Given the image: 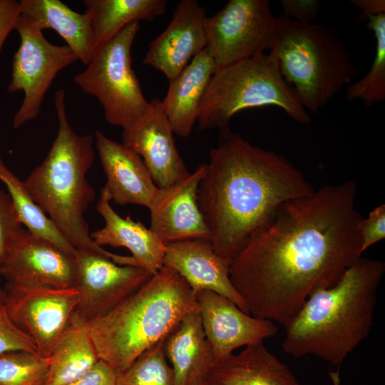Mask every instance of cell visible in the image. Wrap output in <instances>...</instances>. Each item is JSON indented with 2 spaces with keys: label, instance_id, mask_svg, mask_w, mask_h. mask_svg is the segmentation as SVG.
<instances>
[{
  "label": "cell",
  "instance_id": "8d00e7d4",
  "mask_svg": "<svg viewBox=\"0 0 385 385\" xmlns=\"http://www.w3.org/2000/svg\"><path fill=\"white\" fill-rule=\"evenodd\" d=\"M351 1L361 10L364 16L385 14L384 0H354Z\"/></svg>",
  "mask_w": 385,
  "mask_h": 385
},
{
  "label": "cell",
  "instance_id": "d6986e66",
  "mask_svg": "<svg viewBox=\"0 0 385 385\" xmlns=\"http://www.w3.org/2000/svg\"><path fill=\"white\" fill-rule=\"evenodd\" d=\"M230 262L217 255L209 240H193L167 245L163 265L176 271L195 295L201 291H212L249 314L246 303L230 280Z\"/></svg>",
  "mask_w": 385,
  "mask_h": 385
},
{
  "label": "cell",
  "instance_id": "cb8c5ba5",
  "mask_svg": "<svg viewBox=\"0 0 385 385\" xmlns=\"http://www.w3.org/2000/svg\"><path fill=\"white\" fill-rule=\"evenodd\" d=\"M21 14L33 19L42 29L54 30L77 59L88 65L93 56L89 14L76 12L60 0H20Z\"/></svg>",
  "mask_w": 385,
  "mask_h": 385
},
{
  "label": "cell",
  "instance_id": "4fadbf2b",
  "mask_svg": "<svg viewBox=\"0 0 385 385\" xmlns=\"http://www.w3.org/2000/svg\"><path fill=\"white\" fill-rule=\"evenodd\" d=\"M1 275L15 285L76 288L78 265L75 255L24 228L1 265Z\"/></svg>",
  "mask_w": 385,
  "mask_h": 385
},
{
  "label": "cell",
  "instance_id": "4316f807",
  "mask_svg": "<svg viewBox=\"0 0 385 385\" xmlns=\"http://www.w3.org/2000/svg\"><path fill=\"white\" fill-rule=\"evenodd\" d=\"M0 181L7 189L23 226L34 235L46 239L66 252L75 255L76 249L56 229L48 217L32 199L24 181L20 180L0 156Z\"/></svg>",
  "mask_w": 385,
  "mask_h": 385
},
{
  "label": "cell",
  "instance_id": "ba28073f",
  "mask_svg": "<svg viewBox=\"0 0 385 385\" xmlns=\"http://www.w3.org/2000/svg\"><path fill=\"white\" fill-rule=\"evenodd\" d=\"M140 28L139 21L125 26L73 77L76 85L100 102L106 120L123 129L136 123L150 106L132 68L131 48Z\"/></svg>",
  "mask_w": 385,
  "mask_h": 385
},
{
  "label": "cell",
  "instance_id": "5bb4252c",
  "mask_svg": "<svg viewBox=\"0 0 385 385\" xmlns=\"http://www.w3.org/2000/svg\"><path fill=\"white\" fill-rule=\"evenodd\" d=\"M206 164H200L180 181L158 190L148 207L150 230L167 245L193 240L210 242L197 195Z\"/></svg>",
  "mask_w": 385,
  "mask_h": 385
},
{
  "label": "cell",
  "instance_id": "7a4b0ae2",
  "mask_svg": "<svg viewBox=\"0 0 385 385\" xmlns=\"http://www.w3.org/2000/svg\"><path fill=\"white\" fill-rule=\"evenodd\" d=\"M314 189L287 158L220 130L197 201L215 252L230 261L287 202Z\"/></svg>",
  "mask_w": 385,
  "mask_h": 385
},
{
  "label": "cell",
  "instance_id": "1f68e13d",
  "mask_svg": "<svg viewBox=\"0 0 385 385\" xmlns=\"http://www.w3.org/2000/svg\"><path fill=\"white\" fill-rule=\"evenodd\" d=\"M19 350L38 353L34 341L13 323L4 306L0 309V354Z\"/></svg>",
  "mask_w": 385,
  "mask_h": 385
},
{
  "label": "cell",
  "instance_id": "83f0119b",
  "mask_svg": "<svg viewBox=\"0 0 385 385\" xmlns=\"http://www.w3.org/2000/svg\"><path fill=\"white\" fill-rule=\"evenodd\" d=\"M366 27L376 38V53L369 72L359 81L350 83L346 91L349 101L360 100L372 106L385 100V14L366 16Z\"/></svg>",
  "mask_w": 385,
  "mask_h": 385
},
{
  "label": "cell",
  "instance_id": "f546056e",
  "mask_svg": "<svg viewBox=\"0 0 385 385\" xmlns=\"http://www.w3.org/2000/svg\"><path fill=\"white\" fill-rule=\"evenodd\" d=\"M50 357L19 350L0 354V385H45Z\"/></svg>",
  "mask_w": 385,
  "mask_h": 385
},
{
  "label": "cell",
  "instance_id": "30bf717a",
  "mask_svg": "<svg viewBox=\"0 0 385 385\" xmlns=\"http://www.w3.org/2000/svg\"><path fill=\"white\" fill-rule=\"evenodd\" d=\"M276 17L267 0H229L206 18V47L217 68L270 49Z\"/></svg>",
  "mask_w": 385,
  "mask_h": 385
},
{
  "label": "cell",
  "instance_id": "52a82bcc",
  "mask_svg": "<svg viewBox=\"0 0 385 385\" xmlns=\"http://www.w3.org/2000/svg\"><path fill=\"white\" fill-rule=\"evenodd\" d=\"M264 106L279 108L298 123L310 122L272 51L217 69L200 103L198 129H222L236 113Z\"/></svg>",
  "mask_w": 385,
  "mask_h": 385
},
{
  "label": "cell",
  "instance_id": "8fae6325",
  "mask_svg": "<svg viewBox=\"0 0 385 385\" xmlns=\"http://www.w3.org/2000/svg\"><path fill=\"white\" fill-rule=\"evenodd\" d=\"M4 307L13 323L50 356L78 301L76 288L53 289L6 283Z\"/></svg>",
  "mask_w": 385,
  "mask_h": 385
},
{
  "label": "cell",
  "instance_id": "4dcf8cb0",
  "mask_svg": "<svg viewBox=\"0 0 385 385\" xmlns=\"http://www.w3.org/2000/svg\"><path fill=\"white\" fill-rule=\"evenodd\" d=\"M23 229L10 195L0 188V265Z\"/></svg>",
  "mask_w": 385,
  "mask_h": 385
},
{
  "label": "cell",
  "instance_id": "e0dca14e",
  "mask_svg": "<svg viewBox=\"0 0 385 385\" xmlns=\"http://www.w3.org/2000/svg\"><path fill=\"white\" fill-rule=\"evenodd\" d=\"M205 9L195 0H182L167 28L150 44L143 63L176 78L206 47Z\"/></svg>",
  "mask_w": 385,
  "mask_h": 385
},
{
  "label": "cell",
  "instance_id": "277c9868",
  "mask_svg": "<svg viewBox=\"0 0 385 385\" xmlns=\"http://www.w3.org/2000/svg\"><path fill=\"white\" fill-rule=\"evenodd\" d=\"M65 92L58 90L54 108L58 128L44 160L24 180L34 201L76 249L99 253L121 265H133L132 256L106 250L91 237L85 212L96 198V190L86 178L94 160V137L79 135L71 127Z\"/></svg>",
  "mask_w": 385,
  "mask_h": 385
},
{
  "label": "cell",
  "instance_id": "60d3db41",
  "mask_svg": "<svg viewBox=\"0 0 385 385\" xmlns=\"http://www.w3.org/2000/svg\"><path fill=\"white\" fill-rule=\"evenodd\" d=\"M1 265H0V281H1Z\"/></svg>",
  "mask_w": 385,
  "mask_h": 385
},
{
  "label": "cell",
  "instance_id": "d6a6232c",
  "mask_svg": "<svg viewBox=\"0 0 385 385\" xmlns=\"http://www.w3.org/2000/svg\"><path fill=\"white\" fill-rule=\"evenodd\" d=\"M359 235L361 250L364 252L369 247L385 238V205L375 207L366 218L359 222Z\"/></svg>",
  "mask_w": 385,
  "mask_h": 385
},
{
  "label": "cell",
  "instance_id": "d590c367",
  "mask_svg": "<svg viewBox=\"0 0 385 385\" xmlns=\"http://www.w3.org/2000/svg\"><path fill=\"white\" fill-rule=\"evenodd\" d=\"M20 14L19 1L0 0V54L9 34L15 29Z\"/></svg>",
  "mask_w": 385,
  "mask_h": 385
},
{
  "label": "cell",
  "instance_id": "9a60e30c",
  "mask_svg": "<svg viewBox=\"0 0 385 385\" xmlns=\"http://www.w3.org/2000/svg\"><path fill=\"white\" fill-rule=\"evenodd\" d=\"M199 312L215 361L242 346L263 342L277 333L271 320L245 313L228 298L209 290L196 294Z\"/></svg>",
  "mask_w": 385,
  "mask_h": 385
},
{
  "label": "cell",
  "instance_id": "44dd1931",
  "mask_svg": "<svg viewBox=\"0 0 385 385\" xmlns=\"http://www.w3.org/2000/svg\"><path fill=\"white\" fill-rule=\"evenodd\" d=\"M96 210L105 222L103 227L91 233L96 245L127 248L138 265L151 274L163 267L167 245L150 228L130 216L120 217L102 190Z\"/></svg>",
  "mask_w": 385,
  "mask_h": 385
},
{
  "label": "cell",
  "instance_id": "603a6c76",
  "mask_svg": "<svg viewBox=\"0 0 385 385\" xmlns=\"http://www.w3.org/2000/svg\"><path fill=\"white\" fill-rule=\"evenodd\" d=\"M165 351L174 374V385H192L215 361L198 311L185 315L168 335Z\"/></svg>",
  "mask_w": 385,
  "mask_h": 385
},
{
  "label": "cell",
  "instance_id": "ffe728a7",
  "mask_svg": "<svg viewBox=\"0 0 385 385\" xmlns=\"http://www.w3.org/2000/svg\"><path fill=\"white\" fill-rule=\"evenodd\" d=\"M202 380L205 385H302L263 342L214 361Z\"/></svg>",
  "mask_w": 385,
  "mask_h": 385
},
{
  "label": "cell",
  "instance_id": "3957f363",
  "mask_svg": "<svg viewBox=\"0 0 385 385\" xmlns=\"http://www.w3.org/2000/svg\"><path fill=\"white\" fill-rule=\"evenodd\" d=\"M384 272V262L361 257L334 284L313 292L284 326L283 350L340 366L371 329Z\"/></svg>",
  "mask_w": 385,
  "mask_h": 385
},
{
  "label": "cell",
  "instance_id": "7402d4cb",
  "mask_svg": "<svg viewBox=\"0 0 385 385\" xmlns=\"http://www.w3.org/2000/svg\"><path fill=\"white\" fill-rule=\"evenodd\" d=\"M217 69L212 58L204 48L176 78L169 81L161 105L174 134L183 138L190 135L202 98Z\"/></svg>",
  "mask_w": 385,
  "mask_h": 385
},
{
  "label": "cell",
  "instance_id": "7c38bea8",
  "mask_svg": "<svg viewBox=\"0 0 385 385\" xmlns=\"http://www.w3.org/2000/svg\"><path fill=\"white\" fill-rule=\"evenodd\" d=\"M78 301L73 314L87 324L113 309L153 275L145 269L121 265L103 255L76 250Z\"/></svg>",
  "mask_w": 385,
  "mask_h": 385
},
{
  "label": "cell",
  "instance_id": "836d02e7",
  "mask_svg": "<svg viewBox=\"0 0 385 385\" xmlns=\"http://www.w3.org/2000/svg\"><path fill=\"white\" fill-rule=\"evenodd\" d=\"M280 2L282 14L298 23L312 24L321 8L319 0H281Z\"/></svg>",
  "mask_w": 385,
  "mask_h": 385
},
{
  "label": "cell",
  "instance_id": "ab89813d",
  "mask_svg": "<svg viewBox=\"0 0 385 385\" xmlns=\"http://www.w3.org/2000/svg\"><path fill=\"white\" fill-rule=\"evenodd\" d=\"M192 385H205L202 379L197 380Z\"/></svg>",
  "mask_w": 385,
  "mask_h": 385
},
{
  "label": "cell",
  "instance_id": "9c48e42d",
  "mask_svg": "<svg viewBox=\"0 0 385 385\" xmlns=\"http://www.w3.org/2000/svg\"><path fill=\"white\" fill-rule=\"evenodd\" d=\"M15 30L20 37L11 68L9 93L23 91L22 103L13 118V128L17 129L36 119L45 96L61 70L78 61L66 46L48 41L43 30L29 16L20 14Z\"/></svg>",
  "mask_w": 385,
  "mask_h": 385
},
{
  "label": "cell",
  "instance_id": "8992f818",
  "mask_svg": "<svg viewBox=\"0 0 385 385\" xmlns=\"http://www.w3.org/2000/svg\"><path fill=\"white\" fill-rule=\"evenodd\" d=\"M270 51L301 104L312 113L359 74L349 49L334 29L298 23L283 14L276 17Z\"/></svg>",
  "mask_w": 385,
  "mask_h": 385
},
{
  "label": "cell",
  "instance_id": "74e56055",
  "mask_svg": "<svg viewBox=\"0 0 385 385\" xmlns=\"http://www.w3.org/2000/svg\"><path fill=\"white\" fill-rule=\"evenodd\" d=\"M329 374L333 385H340L339 371H329Z\"/></svg>",
  "mask_w": 385,
  "mask_h": 385
},
{
  "label": "cell",
  "instance_id": "f1b7e54d",
  "mask_svg": "<svg viewBox=\"0 0 385 385\" xmlns=\"http://www.w3.org/2000/svg\"><path fill=\"white\" fill-rule=\"evenodd\" d=\"M166 337L144 351L126 370L118 373L115 385H174L173 371L165 351Z\"/></svg>",
  "mask_w": 385,
  "mask_h": 385
},
{
  "label": "cell",
  "instance_id": "484cf974",
  "mask_svg": "<svg viewBox=\"0 0 385 385\" xmlns=\"http://www.w3.org/2000/svg\"><path fill=\"white\" fill-rule=\"evenodd\" d=\"M91 20L93 54L128 24L163 15L165 0H84Z\"/></svg>",
  "mask_w": 385,
  "mask_h": 385
},
{
  "label": "cell",
  "instance_id": "e575fe53",
  "mask_svg": "<svg viewBox=\"0 0 385 385\" xmlns=\"http://www.w3.org/2000/svg\"><path fill=\"white\" fill-rule=\"evenodd\" d=\"M118 373L99 359L80 378L68 385H115Z\"/></svg>",
  "mask_w": 385,
  "mask_h": 385
},
{
  "label": "cell",
  "instance_id": "f35d334b",
  "mask_svg": "<svg viewBox=\"0 0 385 385\" xmlns=\"http://www.w3.org/2000/svg\"><path fill=\"white\" fill-rule=\"evenodd\" d=\"M5 291L0 287V309L4 306Z\"/></svg>",
  "mask_w": 385,
  "mask_h": 385
},
{
  "label": "cell",
  "instance_id": "6da1fadb",
  "mask_svg": "<svg viewBox=\"0 0 385 385\" xmlns=\"http://www.w3.org/2000/svg\"><path fill=\"white\" fill-rule=\"evenodd\" d=\"M356 185H326L282 205L232 259L230 277L249 314L285 326L315 291L363 253Z\"/></svg>",
  "mask_w": 385,
  "mask_h": 385
},
{
  "label": "cell",
  "instance_id": "5b68a950",
  "mask_svg": "<svg viewBox=\"0 0 385 385\" xmlns=\"http://www.w3.org/2000/svg\"><path fill=\"white\" fill-rule=\"evenodd\" d=\"M198 310L196 295L187 282L163 265L136 291L87 326L99 359L120 373L165 338L185 315Z\"/></svg>",
  "mask_w": 385,
  "mask_h": 385
},
{
  "label": "cell",
  "instance_id": "2e32d148",
  "mask_svg": "<svg viewBox=\"0 0 385 385\" xmlns=\"http://www.w3.org/2000/svg\"><path fill=\"white\" fill-rule=\"evenodd\" d=\"M173 134L161 100L156 98L150 101L148 111L136 123L123 129V143L142 158L159 188L170 186L190 173Z\"/></svg>",
  "mask_w": 385,
  "mask_h": 385
},
{
  "label": "cell",
  "instance_id": "d4e9b609",
  "mask_svg": "<svg viewBox=\"0 0 385 385\" xmlns=\"http://www.w3.org/2000/svg\"><path fill=\"white\" fill-rule=\"evenodd\" d=\"M45 385H68L100 359L87 323L73 313L50 355Z\"/></svg>",
  "mask_w": 385,
  "mask_h": 385
},
{
  "label": "cell",
  "instance_id": "ac0fdd59",
  "mask_svg": "<svg viewBox=\"0 0 385 385\" xmlns=\"http://www.w3.org/2000/svg\"><path fill=\"white\" fill-rule=\"evenodd\" d=\"M94 141L106 178L101 190L110 201L148 208L158 188L142 158L99 130L95 132Z\"/></svg>",
  "mask_w": 385,
  "mask_h": 385
}]
</instances>
